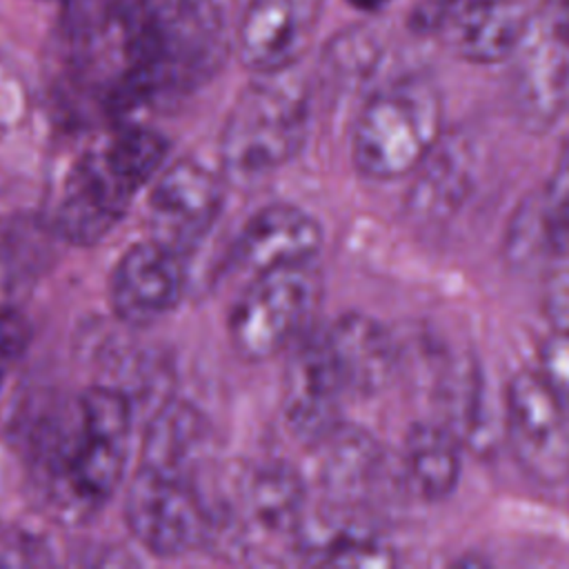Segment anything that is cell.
<instances>
[{"mask_svg": "<svg viewBox=\"0 0 569 569\" xmlns=\"http://www.w3.org/2000/svg\"><path fill=\"white\" fill-rule=\"evenodd\" d=\"M104 27L113 64L100 100L111 116L189 93L227 58L211 0H111Z\"/></svg>", "mask_w": 569, "mask_h": 569, "instance_id": "1", "label": "cell"}, {"mask_svg": "<svg viewBox=\"0 0 569 569\" xmlns=\"http://www.w3.org/2000/svg\"><path fill=\"white\" fill-rule=\"evenodd\" d=\"M124 522L156 558H178L209 542L211 511L196 480L138 465L124 496Z\"/></svg>", "mask_w": 569, "mask_h": 569, "instance_id": "6", "label": "cell"}, {"mask_svg": "<svg viewBox=\"0 0 569 569\" xmlns=\"http://www.w3.org/2000/svg\"><path fill=\"white\" fill-rule=\"evenodd\" d=\"M505 433L518 465L542 485L569 478V405L538 371L513 373L505 391Z\"/></svg>", "mask_w": 569, "mask_h": 569, "instance_id": "8", "label": "cell"}, {"mask_svg": "<svg viewBox=\"0 0 569 569\" xmlns=\"http://www.w3.org/2000/svg\"><path fill=\"white\" fill-rule=\"evenodd\" d=\"M131 407L122 391L89 387L36 433V480L47 509L64 525L93 518L122 482Z\"/></svg>", "mask_w": 569, "mask_h": 569, "instance_id": "2", "label": "cell"}, {"mask_svg": "<svg viewBox=\"0 0 569 569\" xmlns=\"http://www.w3.org/2000/svg\"><path fill=\"white\" fill-rule=\"evenodd\" d=\"M442 138V102L422 76L393 80L371 93L351 131V160L360 176L398 180L411 176Z\"/></svg>", "mask_w": 569, "mask_h": 569, "instance_id": "4", "label": "cell"}, {"mask_svg": "<svg viewBox=\"0 0 569 569\" xmlns=\"http://www.w3.org/2000/svg\"><path fill=\"white\" fill-rule=\"evenodd\" d=\"M322 289V273L313 262L253 273L227 318L233 351L249 362L287 351L311 327Z\"/></svg>", "mask_w": 569, "mask_h": 569, "instance_id": "5", "label": "cell"}, {"mask_svg": "<svg viewBox=\"0 0 569 569\" xmlns=\"http://www.w3.org/2000/svg\"><path fill=\"white\" fill-rule=\"evenodd\" d=\"M540 309L551 331L569 333V262L547 273Z\"/></svg>", "mask_w": 569, "mask_h": 569, "instance_id": "24", "label": "cell"}, {"mask_svg": "<svg viewBox=\"0 0 569 569\" xmlns=\"http://www.w3.org/2000/svg\"><path fill=\"white\" fill-rule=\"evenodd\" d=\"M322 240V227L311 213L296 204L273 202L242 224L231 247V260L253 276L276 267L313 262Z\"/></svg>", "mask_w": 569, "mask_h": 569, "instance_id": "15", "label": "cell"}, {"mask_svg": "<svg viewBox=\"0 0 569 569\" xmlns=\"http://www.w3.org/2000/svg\"><path fill=\"white\" fill-rule=\"evenodd\" d=\"M144 182L104 140L67 171L53 209L58 233L71 244H96L127 216Z\"/></svg>", "mask_w": 569, "mask_h": 569, "instance_id": "7", "label": "cell"}, {"mask_svg": "<svg viewBox=\"0 0 569 569\" xmlns=\"http://www.w3.org/2000/svg\"><path fill=\"white\" fill-rule=\"evenodd\" d=\"M224 204V182L204 164L182 158L151 180L147 211L151 240L187 256L209 233Z\"/></svg>", "mask_w": 569, "mask_h": 569, "instance_id": "10", "label": "cell"}, {"mask_svg": "<svg viewBox=\"0 0 569 569\" xmlns=\"http://www.w3.org/2000/svg\"><path fill=\"white\" fill-rule=\"evenodd\" d=\"M567 36L556 27L551 33H538L531 24L522 44L516 49L513 104L522 124L542 131L553 124L565 104L567 58L562 40Z\"/></svg>", "mask_w": 569, "mask_h": 569, "instance_id": "17", "label": "cell"}, {"mask_svg": "<svg viewBox=\"0 0 569 569\" xmlns=\"http://www.w3.org/2000/svg\"><path fill=\"white\" fill-rule=\"evenodd\" d=\"M353 9L358 11H367V13H373V11H380L382 7H387L391 0H347Z\"/></svg>", "mask_w": 569, "mask_h": 569, "instance_id": "26", "label": "cell"}, {"mask_svg": "<svg viewBox=\"0 0 569 569\" xmlns=\"http://www.w3.org/2000/svg\"><path fill=\"white\" fill-rule=\"evenodd\" d=\"M545 256L569 262V169L533 196Z\"/></svg>", "mask_w": 569, "mask_h": 569, "instance_id": "22", "label": "cell"}, {"mask_svg": "<svg viewBox=\"0 0 569 569\" xmlns=\"http://www.w3.org/2000/svg\"><path fill=\"white\" fill-rule=\"evenodd\" d=\"M325 0H249L236 33L240 62L256 76L280 73L307 53Z\"/></svg>", "mask_w": 569, "mask_h": 569, "instance_id": "13", "label": "cell"}, {"mask_svg": "<svg viewBox=\"0 0 569 569\" xmlns=\"http://www.w3.org/2000/svg\"><path fill=\"white\" fill-rule=\"evenodd\" d=\"M538 373L569 405V333L551 331L538 349Z\"/></svg>", "mask_w": 569, "mask_h": 569, "instance_id": "23", "label": "cell"}, {"mask_svg": "<svg viewBox=\"0 0 569 569\" xmlns=\"http://www.w3.org/2000/svg\"><path fill=\"white\" fill-rule=\"evenodd\" d=\"M184 284V256L149 238L118 258L109 278V302L120 322L149 327L180 302Z\"/></svg>", "mask_w": 569, "mask_h": 569, "instance_id": "12", "label": "cell"}, {"mask_svg": "<svg viewBox=\"0 0 569 569\" xmlns=\"http://www.w3.org/2000/svg\"><path fill=\"white\" fill-rule=\"evenodd\" d=\"M209 440V422L193 405L167 400L147 425L138 465L196 480Z\"/></svg>", "mask_w": 569, "mask_h": 569, "instance_id": "18", "label": "cell"}, {"mask_svg": "<svg viewBox=\"0 0 569 569\" xmlns=\"http://www.w3.org/2000/svg\"><path fill=\"white\" fill-rule=\"evenodd\" d=\"M433 402L447 425L462 442L473 438L482 425V373L471 356H447L431 385Z\"/></svg>", "mask_w": 569, "mask_h": 569, "instance_id": "21", "label": "cell"}, {"mask_svg": "<svg viewBox=\"0 0 569 569\" xmlns=\"http://www.w3.org/2000/svg\"><path fill=\"white\" fill-rule=\"evenodd\" d=\"M462 469V440L440 420L411 425L402 445V476L425 502L449 498Z\"/></svg>", "mask_w": 569, "mask_h": 569, "instance_id": "19", "label": "cell"}, {"mask_svg": "<svg viewBox=\"0 0 569 569\" xmlns=\"http://www.w3.org/2000/svg\"><path fill=\"white\" fill-rule=\"evenodd\" d=\"M347 398L322 327H309L287 349L284 360L282 416L289 431L313 447L342 422Z\"/></svg>", "mask_w": 569, "mask_h": 569, "instance_id": "11", "label": "cell"}, {"mask_svg": "<svg viewBox=\"0 0 569 569\" xmlns=\"http://www.w3.org/2000/svg\"><path fill=\"white\" fill-rule=\"evenodd\" d=\"M311 107L305 87L291 76H258L227 113L220 133V162L229 180L253 182L284 167L309 136Z\"/></svg>", "mask_w": 569, "mask_h": 569, "instance_id": "3", "label": "cell"}, {"mask_svg": "<svg viewBox=\"0 0 569 569\" xmlns=\"http://www.w3.org/2000/svg\"><path fill=\"white\" fill-rule=\"evenodd\" d=\"M322 487L342 498L356 500L373 489L385 471V451L367 431L340 422L313 447Z\"/></svg>", "mask_w": 569, "mask_h": 569, "instance_id": "20", "label": "cell"}, {"mask_svg": "<svg viewBox=\"0 0 569 569\" xmlns=\"http://www.w3.org/2000/svg\"><path fill=\"white\" fill-rule=\"evenodd\" d=\"M2 360V358H0ZM2 378H4V371H2V362H0V387H2Z\"/></svg>", "mask_w": 569, "mask_h": 569, "instance_id": "28", "label": "cell"}, {"mask_svg": "<svg viewBox=\"0 0 569 569\" xmlns=\"http://www.w3.org/2000/svg\"><path fill=\"white\" fill-rule=\"evenodd\" d=\"M322 331L349 398L378 396L400 373V345L376 318L347 311Z\"/></svg>", "mask_w": 569, "mask_h": 569, "instance_id": "14", "label": "cell"}, {"mask_svg": "<svg viewBox=\"0 0 569 569\" xmlns=\"http://www.w3.org/2000/svg\"><path fill=\"white\" fill-rule=\"evenodd\" d=\"M560 31L569 38V0L562 2V13H560V22H558Z\"/></svg>", "mask_w": 569, "mask_h": 569, "instance_id": "27", "label": "cell"}, {"mask_svg": "<svg viewBox=\"0 0 569 569\" xmlns=\"http://www.w3.org/2000/svg\"><path fill=\"white\" fill-rule=\"evenodd\" d=\"M27 342V329L20 316L0 311V358L16 356Z\"/></svg>", "mask_w": 569, "mask_h": 569, "instance_id": "25", "label": "cell"}, {"mask_svg": "<svg viewBox=\"0 0 569 569\" xmlns=\"http://www.w3.org/2000/svg\"><path fill=\"white\" fill-rule=\"evenodd\" d=\"M476 171L478 153L473 142L460 133H442L431 153L411 173L405 211L425 224L451 218L471 196Z\"/></svg>", "mask_w": 569, "mask_h": 569, "instance_id": "16", "label": "cell"}, {"mask_svg": "<svg viewBox=\"0 0 569 569\" xmlns=\"http://www.w3.org/2000/svg\"><path fill=\"white\" fill-rule=\"evenodd\" d=\"M533 16L536 0H431L418 27L440 33L460 58L493 64L516 53Z\"/></svg>", "mask_w": 569, "mask_h": 569, "instance_id": "9", "label": "cell"}]
</instances>
